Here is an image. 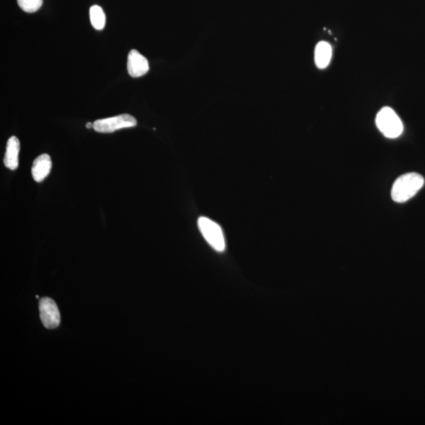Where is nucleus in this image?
Segmentation results:
<instances>
[{
  "instance_id": "nucleus-1",
  "label": "nucleus",
  "mask_w": 425,
  "mask_h": 425,
  "mask_svg": "<svg viewBox=\"0 0 425 425\" xmlns=\"http://www.w3.org/2000/svg\"><path fill=\"white\" fill-rule=\"evenodd\" d=\"M424 184L422 175L416 173L403 174L392 186L391 198L396 203H406L422 189Z\"/></svg>"
},
{
  "instance_id": "nucleus-2",
  "label": "nucleus",
  "mask_w": 425,
  "mask_h": 425,
  "mask_svg": "<svg viewBox=\"0 0 425 425\" xmlns=\"http://www.w3.org/2000/svg\"><path fill=\"white\" fill-rule=\"evenodd\" d=\"M376 124L382 134L391 139L400 136L403 132V124L400 117L390 108H384L379 111Z\"/></svg>"
},
{
  "instance_id": "nucleus-3",
  "label": "nucleus",
  "mask_w": 425,
  "mask_h": 425,
  "mask_svg": "<svg viewBox=\"0 0 425 425\" xmlns=\"http://www.w3.org/2000/svg\"><path fill=\"white\" fill-rule=\"evenodd\" d=\"M198 226L202 235L215 251L219 252L225 251L224 234L219 224L207 217H201L198 220Z\"/></svg>"
},
{
  "instance_id": "nucleus-4",
  "label": "nucleus",
  "mask_w": 425,
  "mask_h": 425,
  "mask_svg": "<svg viewBox=\"0 0 425 425\" xmlns=\"http://www.w3.org/2000/svg\"><path fill=\"white\" fill-rule=\"evenodd\" d=\"M137 121L134 116L124 114L112 118L97 120L94 122V130L100 134H111L117 130L135 127Z\"/></svg>"
},
{
  "instance_id": "nucleus-5",
  "label": "nucleus",
  "mask_w": 425,
  "mask_h": 425,
  "mask_svg": "<svg viewBox=\"0 0 425 425\" xmlns=\"http://www.w3.org/2000/svg\"><path fill=\"white\" fill-rule=\"evenodd\" d=\"M40 319L45 328L53 329L60 326V313L54 300L42 298L39 304Z\"/></svg>"
},
{
  "instance_id": "nucleus-6",
  "label": "nucleus",
  "mask_w": 425,
  "mask_h": 425,
  "mask_svg": "<svg viewBox=\"0 0 425 425\" xmlns=\"http://www.w3.org/2000/svg\"><path fill=\"white\" fill-rule=\"evenodd\" d=\"M147 58L136 50H132L127 56V70L132 77H141L149 71Z\"/></svg>"
},
{
  "instance_id": "nucleus-7",
  "label": "nucleus",
  "mask_w": 425,
  "mask_h": 425,
  "mask_svg": "<svg viewBox=\"0 0 425 425\" xmlns=\"http://www.w3.org/2000/svg\"><path fill=\"white\" fill-rule=\"evenodd\" d=\"M52 167L51 157L47 154L37 157L32 167V175L36 182H41L49 176Z\"/></svg>"
},
{
  "instance_id": "nucleus-8",
  "label": "nucleus",
  "mask_w": 425,
  "mask_h": 425,
  "mask_svg": "<svg viewBox=\"0 0 425 425\" xmlns=\"http://www.w3.org/2000/svg\"><path fill=\"white\" fill-rule=\"evenodd\" d=\"M19 151V140L16 136L10 137L7 143L6 152H5L3 159L5 167L12 170L17 169Z\"/></svg>"
},
{
  "instance_id": "nucleus-9",
  "label": "nucleus",
  "mask_w": 425,
  "mask_h": 425,
  "mask_svg": "<svg viewBox=\"0 0 425 425\" xmlns=\"http://www.w3.org/2000/svg\"><path fill=\"white\" fill-rule=\"evenodd\" d=\"M332 49L330 45L326 41L319 42L316 46L315 60L319 69H325L331 61Z\"/></svg>"
},
{
  "instance_id": "nucleus-10",
  "label": "nucleus",
  "mask_w": 425,
  "mask_h": 425,
  "mask_svg": "<svg viewBox=\"0 0 425 425\" xmlns=\"http://www.w3.org/2000/svg\"><path fill=\"white\" fill-rule=\"evenodd\" d=\"M90 20L93 27L97 30H102L106 25V15L102 8L97 5H94L90 8Z\"/></svg>"
},
{
  "instance_id": "nucleus-11",
  "label": "nucleus",
  "mask_w": 425,
  "mask_h": 425,
  "mask_svg": "<svg viewBox=\"0 0 425 425\" xmlns=\"http://www.w3.org/2000/svg\"><path fill=\"white\" fill-rule=\"evenodd\" d=\"M19 6L26 13H34L42 4V0H18Z\"/></svg>"
},
{
  "instance_id": "nucleus-12",
  "label": "nucleus",
  "mask_w": 425,
  "mask_h": 425,
  "mask_svg": "<svg viewBox=\"0 0 425 425\" xmlns=\"http://www.w3.org/2000/svg\"><path fill=\"white\" fill-rule=\"evenodd\" d=\"M86 127H87V129H93L94 123H92V122H88V123L86 125Z\"/></svg>"
}]
</instances>
